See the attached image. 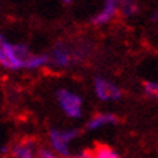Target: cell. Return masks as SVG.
<instances>
[{"label":"cell","mask_w":158,"mask_h":158,"mask_svg":"<svg viewBox=\"0 0 158 158\" xmlns=\"http://www.w3.org/2000/svg\"><path fill=\"white\" fill-rule=\"evenodd\" d=\"M32 51L23 44L10 42L0 34V65L9 71L25 70V62Z\"/></svg>","instance_id":"obj_1"},{"label":"cell","mask_w":158,"mask_h":158,"mask_svg":"<svg viewBox=\"0 0 158 158\" xmlns=\"http://www.w3.org/2000/svg\"><path fill=\"white\" fill-rule=\"evenodd\" d=\"M48 55L49 65H54L57 68H67L81 61L87 55V49L84 47H74L67 41H58Z\"/></svg>","instance_id":"obj_2"},{"label":"cell","mask_w":158,"mask_h":158,"mask_svg":"<svg viewBox=\"0 0 158 158\" xmlns=\"http://www.w3.org/2000/svg\"><path fill=\"white\" fill-rule=\"evenodd\" d=\"M81 134L80 129L71 128V129H58V128H51L48 132L49 144L52 151L62 158H70L71 151H70V144L76 138H78Z\"/></svg>","instance_id":"obj_3"},{"label":"cell","mask_w":158,"mask_h":158,"mask_svg":"<svg viewBox=\"0 0 158 158\" xmlns=\"http://www.w3.org/2000/svg\"><path fill=\"white\" fill-rule=\"evenodd\" d=\"M55 99L60 106V109L64 112V115L71 119H80L83 115V99L76 91L68 89H58L55 91Z\"/></svg>","instance_id":"obj_4"},{"label":"cell","mask_w":158,"mask_h":158,"mask_svg":"<svg viewBox=\"0 0 158 158\" xmlns=\"http://www.w3.org/2000/svg\"><path fill=\"white\" fill-rule=\"evenodd\" d=\"M94 93L99 100L102 102H112V100H120L123 96V91L119 86H116L105 77H96L93 81Z\"/></svg>","instance_id":"obj_5"},{"label":"cell","mask_w":158,"mask_h":158,"mask_svg":"<svg viewBox=\"0 0 158 158\" xmlns=\"http://www.w3.org/2000/svg\"><path fill=\"white\" fill-rule=\"evenodd\" d=\"M119 3H120V0H105L103 9L96 16H93L91 23L94 25V26H102V25L109 23L110 20L116 16V13H118Z\"/></svg>","instance_id":"obj_6"},{"label":"cell","mask_w":158,"mask_h":158,"mask_svg":"<svg viewBox=\"0 0 158 158\" xmlns=\"http://www.w3.org/2000/svg\"><path fill=\"white\" fill-rule=\"evenodd\" d=\"M120 122L119 116L115 113H96L87 120L86 129L87 131H97L102 129L105 126H112V125H118Z\"/></svg>","instance_id":"obj_7"},{"label":"cell","mask_w":158,"mask_h":158,"mask_svg":"<svg viewBox=\"0 0 158 158\" xmlns=\"http://www.w3.org/2000/svg\"><path fill=\"white\" fill-rule=\"evenodd\" d=\"M13 158H36L35 154V141L34 139H23L15 144L10 149Z\"/></svg>","instance_id":"obj_8"},{"label":"cell","mask_w":158,"mask_h":158,"mask_svg":"<svg viewBox=\"0 0 158 158\" xmlns=\"http://www.w3.org/2000/svg\"><path fill=\"white\" fill-rule=\"evenodd\" d=\"M49 65V55L48 54H35L32 52L25 62V70H39Z\"/></svg>","instance_id":"obj_9"},{"label":"cell","mask_w":158,"mask_h":158,"mask_svg":"<svg viewBox=\"0 0 158 158\" xmlns=\"http://www.w3.org/2000/svg\"><path fill=\"white\" fill-rule=\"evenodd\" d=\"M139 12V6L135 0H120L119 3V9H118V13L123 18H131V16H135L138 15Z\"/></svg>","instance_id":"obj_10"},{"label":"cell","mask_w":158,"mask_h":158,"mask_svg":"<svg viewBox=\"0 0 158 158\" xmlns=\"http://www.w3.org/2000/svg\"><path fill=\"white\" fill-rule=\"evenodd\" d=\"M93 152H94V158H122L116 151H113L107 145H97L93 149Z\"/></svg>","instance_id":"obj_11"},{"label":"cell","mask_w":158,"mask_h":158,"mask_svg":"<svg viewBox=\"0 0 158 158\" xmlns=\"http://www.w3.org/2000/svg\"><path fill=\"white\" fill-rule=\"evenodd\" d=\"M142 87H144V93L148 97H152L155 100H158V81H144L142 83Z\"/></svg>","instance_id":"obj_12"},{"label":"cell","mask_w":158,"mask_h":158,"mask_svg":"<svg viewBox=\"0 0 158 158\" xmlns=\"http://www.w3.org/2000/svg\"><path fill=\"white\" fill-rule=\"evenodd\" d=\"M70 158H94V152H93V149H84L76 155H71Z\"/></svg>","instance_id":"obj_13"},{"label":"cell","mask_w":158,"mask_h":158,"mask_svg":"<svg viewBox=\"0 0 158 158\" xmlns=\"http://www.w3.org/2000/svg\"><path fill=\"white\" fill-rule=\"evenodd\" d=\"M152 20H158V10L155 12V15L152 16Z\"/></svg>","instance_id":"obj_14"},{"label":"cell","mask_w":158,"mask_h":158,"mask_svg":"<svg viewBox=\"0 0 158 158\" xmlns=\"http://www.w3.org/2000/svg\"><path fill=\"white\" fill-rule=\"evenodd\" d=\"M62 2H64V3H71L73 0H62Z\"/></svg>","instance_id":"obj_15"}]
</instances>
